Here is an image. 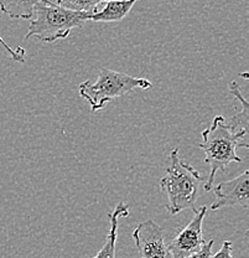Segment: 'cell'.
Listing matches in <instances>:
<instances>
[{"mask_svg":"<svg viewBox=\"0 0 249 258\" xmlns=\"http://www.w3.org/2000/svg\"><path fill=\"white\" fill-rule=\"evenodd\" d=\"M202 142L199 144L205 152V163L210 165V174L203 184V190H212L213 181L218 171H224L232 163H240L243 159L237 154V148H249L247 143H240L247 136L244 131L234 132L226 123L222 115L213 118L211 127L202 132Z\"/></svg>","mask_w":249,"mask_h":258,"instance_id":"1","label":"cell"},{"mask_svg":"<svg viewBox=\"0 0 249 258\" xmlns=\"http://www.w3.org/2000/svg\"><path fill=\"white\" fill-rule=\"evenodd\" d=\"M169 159L170 165L160 179V187L168 196L169 212L178 215L186 209H196L195 203L205 179L194 166L180 159L179 149H174L169 154Z\"/></svg>","mask_w":249,"mask_h":258,"instance_id":"2","label":"cell"},{"mask_svg":"<svg viewBox=\"0 0 249 258\" xmlns=\"http://www.w3.org/2000/svg\"><path fill=\"white\" fill-rule=\"evenodd\" d=\"M91 15L88 13L66 9L50 0L40 3L35 7L34 18L30 21L25 40L36 37L46 44L63 40L68 37L73 29L83 28Z\"/></svg>","mask_w":249,"mask_h":258,"instance_id":"3","label":"cell"},{"mask_svg":"<svg viewBox=\"0 0 249 258\" xmlns=\"http://www.w3.org/2000/svg\"><path fill=\"white\" fill-rule=\"evenodd\" d=\"M78 88L79 96L90 103L91 111L98 112L112 99L125 96L135 88L150 90L152 88V85L146 79L134 77L123 72L102 67L95 83L91 82L90 80L83 81Z\"/></svg>","mask_w":249,"mask_h":258,"instance_id":"4","label":"cell"},{"mask_svg":"<svg viewBox=\"0 0 249 258\" xmlns=\"http://www.w3.org/2000/svg\"><path fill=\"white\" fill-rule=\"evenodd\" d=\"M207 211V206L194 209V217L191 219V221L168 243L171 257L186 258L194 252L199 251L200 247L205 242L202 225Z\"/></svg>","mask_w":249,"mask_h":258,"instance_id":"5","label":"cell"},{"mask_svg":"<svg viewBox=\"0 0 249 258\" xmlns=\"http://www.w3.org/2000/svg\"><path fill=\"white\" fill-rule=\"evenodd\" d=\"M133 238L140 258H173L165 241L164 230L152 220L136 226Z\"/></svg>","mask_w":249,"mask_h":258,"instance_id":"6","label":"cell"},{"mask_svg":"<svg viewBox=\"0 0 249 258\" xmlns=\"http://www.w3.org/2000/svg\"><path fill=\"white\" fill-rule=\"evenodd\" d=\"M213 191L216 201L211 205V211L229 206H239L247 210L249 208V171L244 170L231 180L219 182Z\"/></svg>","mask_w":249,"mask_h":258,"instance_id":"7","label":"cell"},{"mask_svg":"<svg viewBox=\"0 0 249 258\" xmlns=\"http://www.w3.org/2000/svg\"><path fill=\"white\" fill-rule=\"evenodd\" d=\"M128 216H129V206L125 203L118 204L116 209H114V211L109 215L111 227H109L106 242H104L103 247L100 249V252L92 258H117L116 243L118 237V224H119V220L122 219V217Z\"/></svg>","mask_w":249,"mask_h":258,"instance_id":"8","label":"cell"},{"mask_svg":"<svg viewBox=\"0 0 249 258\" xmlns=\"http://www.w3.org/2000/svg\"><path fill=\"white\" fill-rule=\"evenodd\" d=\"M138 0H111L106 2L102 10H97L90 16L88 20L96 23H117L122 21L133 9Z\"/></svg>","mask_w":249,"mask_h":258,"instance_id":"9","label":"cell"},{"mask_svg":"<svg viewBox=\"0 0 249 258\" xmlns=\"http://www.w3.org/2000/svg\"><path fill=\"white\" fill-rule=\"evenodd\" d=\"M49 0H0V10L12 19L31 20L34 18L35 7Z\"/></svg>","mask_w":249,"mask_h":258,"instance_id":"10","label":"cell"},{"mask_svg":"<svg viewBox=\"0 0 249 258\" xmlns=\"http://www.w3.org/2000/svg\"><path fill=\"white\" fill-rule=\"evenodd\" d=\"M104 0H56V4L73 12H82L93 14L98 10V5Z\"/></svg>","mask_w":249,"mask_h":258,"instance_id":"11","label":"cell"},{"mask_svg":"<svg viewBox=\"0 0 249 258\" xmlns=\"http://www.w3.org/2000/svg\"><path fill=\"white\" fill-rule=\"evenodd\" d=\"M213 243H215L213 238H211V240H207V241L205 240L202 246L200 247L199 251L194 252V253L190 254V256H187L186 258H210L212 256Z\"/></svg>","mask_w":249,"mask_h":258,"instance_id":"12","label":"cell"},{"mask_svg":"<svg viewBox=\"0 0 249 258\" xmlns=\"http://www.w3.org/2000/svg\"><path fill=\"white\" fill-rule=\"evenodd\" d=\"M0 44H2L3 47L8 51V53L12 56L13 60L18 61V62H21V63L25 62V50H24L23 47L19 46V47H17V50H13V48L10 47L9 45L4 41V40H3L2 36H0Z\"/></svg>","mask_w":249,"mask_h":258,"instance_id":"13","label":"cell"},{"mask_svg":"<svg viewBox=\"0 0 249 258\" xmlns=\"http://www.w3.org/2000/svg\"><path fill=\"white\" fill-rule=\"evenodd\" d=\"M232 242L231 241H223V243H222V247L221 249H219L217 253L213 254V256H211L210 258H234L232 254Z\"/></svg>","mask_w":249,"mask_h":258,"instance_id":"14","label":"cell"},{"mask_svg":"<svg viewBox=\"0 0 249 258\" xmlns=\"http://www.w3.org/2000/svg\"><path fill=\"white\" fill-rule=\"evenodd\" d=\"M106 2H111V0H104V3H106Z\"/></svg>","mask_w":249,"mask_h":258,"instance_id":"15","label":"cell"}]
</instances>
